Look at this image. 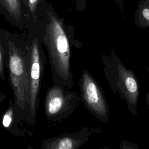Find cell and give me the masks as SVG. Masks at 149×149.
<instances>
[{"label":"cell","instance_id":"6da1fadb","mask_svg":"<svg viewBox=\"0 0 149 149\" xmlns=\"http://www.w3.org/2000/svg\"><path fill=\"white\" fill-rule=\"evenodd\" d=\"M47 23L42 42L48 55L53 84L72 88L74 85L71 70V45L81 48L82 44L73 37L72 27L65 24L51 6L46 10Z\"/></svg>","mask_w":149,"mask_h":149},{"label":"cell","instance_id":"7a4b0ae2","mask_svg":"<svg viewBox=\"0 0 149 149\" xmlns=\"http://www.w3.org/2000/svg\"><path fill=\"white\" fill-rule=\"evenodd\" d=\"M6 66L9 81L13 91V104L19 124L24 120V109L28 91L29 56L28 47L24 48L8 40L5 42Z\"/></svg>","mask_w":149,"mask_h":149},{"label":"cell","instance_id":"3957f363","mask_svg":"<svg viewBox=\"0 0 149 149\" xmlns=\"http://www.w3.org/2000/svg\"><path fill=\"white\" fill-rule=\"evenodd\" d=\"M101 58L104 65V75L111 90L125 101L131 115L136 116L140 86L134 72L125 66L114 49L111 50L109 56L102 54Z\"/></svg>","mask_w":149,"mask_h":149},{"label":"cell","instance_id":"277c9868","mask_svg":"<svg viewBox=\"0 0 149 149\" xmlns=\"http://www.w3.org/2000/svg\"><path fill=\"white\" fill-rule=\"evenodd\" d=\"M29 73L28 91L24 109V121L34 126L40 104L41 84L45 69V55L38 38H34L28 47Z\"/></svg>","mask_w":149,"mask_h":149},{"label":"cell","instance_id":"5b68a950","mask_svg":"<svg viewBox=\"0 0 149 149\" xmlns=\"http://www.w3.org/2000/svg\"><path fill=\"white\" fill-rule=\"evenodd\" d=\"M80 95L63 86L53 84L47 91L44 101V111L50 123L60 122L69 116L80 102Z\"/></svg>","mask_w":149,"mask_h":149},{"label":"cell","instance_id":"8992f818","mask_svg":"<svg viewBox=\"0 0 149 149\" xmlns=\"http://www.w3.org/2000/svg\"><path fill=\"white\" fill-rule=\"evenodd\" d=\"M80 101L88 112L97 119L107 123L109 108L104 91L94 76L84 70L79 81Z\"/></svg>","mask_w":149,"mask_h":149},{"label":"cell","instance_id":"52a82bcc","mask_svg":"<svg viewBox=\"0 0 149 149\" xmlns=\"http://www.w3.org/2000/svg\"><path fill=\"white\" fill-rule=\"evenodd\" d=\"M101 131L98 127L84 126L75 132H65L59 136L44 139L38 149H79L93 134ZM26 149L35 148L27 146Z\"/></svg>","mask_w":149,"mask_h":149},{"label":"cell","instance_id":"ba28073f","mask_svg":"<svg viewBox=\"0 0 149 149\" xmlns=\"http://www.w3.org/2000/svg\"><path fill=\"white\" fill-rule=\"evenodd\" d=\"M0 8L3 13L15 23H19L25 13L29 16L24 0H0Z\"/></svg>","mask_w":149,"mask_h":149},{"label":"cell","instance_id":"9c48e42d","mask_svg":"<svg viewBox=\"0 0 149 149\" xmlns=\"http://www.w3.org/2000/svg\"><path fill=\"white\" fill-rule=\"evenodd\" d=\"M8 109L3 113L1 118V124L3 127L9 133L15 136H22V132L18 127L13 100H9Z\"/></svg>","mask_w":149,"mask_h":149},{"label":"cell","instance_id":"30bf717a","mask_svg":"<svg viewBox=\"0 0 149 149\" xmlns=\"http://www.w3.org/2000/svg\"><path fill=\"white\" fill-rule=\"evenodd\" d=\"M134 23L141 29L149 28V0H139L134 13Z\"/></svg>","mask_w":149,"mask_h":149},{"label":"cell","instance_id":"8fae6325","mask_svg":"<svg viewBox=\"0 0 149 149\" xmlns=\"http://www.w3.org/2000/svg\"><path fill=\"white\" fill-rule=\"evenodd\" d=\"M42 1L44 0H24L29 14V16L31 18L34 22H36V21L38 8Z\"/></svg>","mask_w":149,"mask_h":149},{"label":"cell","instance_id":"7c38bea8","mask_svg":"<svg viewBox=\"0 0 149 149\" xmlns=\"http://www.w3.org/2000/svg\"><path fill=\"white\" fill-rule=\"evenodd\" d=\"M6 66V49L5 44H3L0 37V79L3 81H6L5 67Z\"/></svg>","mask_w":149,"mask_h":149},{"label":"cell","instance_id":"4fadbf2b","mask_svg":"<svg viewBox=\"0 0 149 149\" xmlns=\"http://www.w3.org/2000/svg\"><path fill=\"white\" fill-rule=\"evenodd\" d=\"M138 148L137 144L125 139L122 140L120 143V149H138Z\"/></svg>","mask_w":149,"mask_h":149},{"label":"cell","instance_id":"5bb4252c","mask_svg":"<svg viewBox=\"0 0 149 149\" xmlns=\"http://www.w3.org/2000/svg\"><path fill=\"white\" fill-rule=\"evenodd\" d=\"M75 9L77 11L83 12L87 6V0H74Z\"/></svg>","mask_w":149,"mask_h":149},{"label":"cell","instance_id":"9a60e30c","mask_svg":"<svg viewBox=\"0 0 149 149\" xmlns=\"http://www.w3.org/2000/svg\"><path fill=\"white\" fill-rule=\"evenodd\" d=\"M115 2L117 7L120 10L122 16L123 18H125L124 16V12H123V4H124V0H115Z\"/></svg>","mask_w":149,"mask_h":149},{"label":"cell","instance_id":"2e32d148","mask_svg":"<svg viewBox=\"0 0 149 149\" xmlns=\"http://www.w3.org/2000/svg\"><path fill=\"white\" fill-rule=\"evenodd\" d=\"M7 98V95L3 93L0 88V103L3 102Z\"/></svg>","mask_w":149,"mask_h":149},{"label":"cell","instance_id":"e0dca14e","mask_svg":"<svg viewBox=\"0 0 149 149\" xmlns=\"http://www.w3.org/2000/svg\"><path fill=\"white\" fill-rule=\"evenodd\" d=\"M146 102H147V104L148 105V107L149 108V93H147L146 94Z\"/></svg>","mask_w":149,"mask_h":149},{"label":"cell","instance_id":"ac0fdd59","mask_svg":"<svg viewBox=\"0 0 149 149\" xmlns=\"http://www.w3.org/2000/svg\"><path fill=\"white\" fill-rule=\"evenodd\" d=\"M98 149H109L108 147H101L100 148H98Z\"/></svg>","mask_w":149,"mask_h":149},{"label":"cell","instance_id":"d6986e66","mask_svg":"<svg viewBox=\"0 0 149 149\" xmlns=\"http://www.w3.org/2000/svg\"><path fill=\"white\" fill-rule=\"evenodd\" d=\"M147 71H148V72L149 73V68H148L147 69Z\"/></svg>","mask_w":149,"mask_h":149}]
</instances>
